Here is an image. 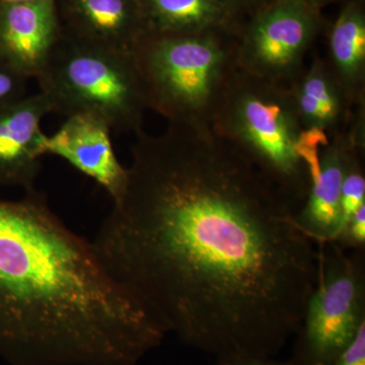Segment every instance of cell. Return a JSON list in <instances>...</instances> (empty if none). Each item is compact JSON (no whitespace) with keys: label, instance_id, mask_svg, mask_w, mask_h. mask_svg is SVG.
<instances>
[{"label":"cell","instance_id":"cell-1","mask_svg":"<svg viewBox=\"0 0 365 365\" xmlns=\"http://www.w3.org/2000/svg\"><path fill=\"white\" fill-rule=\"evenodd\" d=\"M93 242L165 333L213 355L274 357L297 332L318 251L278 190L213 131L135 134Z\"/></svg>","mask_w":365,"mask_h":365},{"label":"cell","instance_id":"cell-2","mask_svg":"<svg viewBox=\"0 0 365 365\" xmlns=\"http://www.w3.org/2000/svg\"><path fill=\"white\" fill-rule=\"evenodd\" d=\"M165 333L37 189L0 199V355L11 365H136Z\"/></svg>","mask_w":365,"mask_h":365},{"label":"cell","instance_id":"cell-3","mask_svg":"<svg viewBox=\"0 0 365 365\" xmlns=\"http://www.w3.org/2000/svg\"><path fill=\"white\" fill-rule=\"evenodd\" d=\"M237 37L222 32L148 30L131 52L148 110L173 126L197 131L212 128L216 113L239 71Z\"/></svg>","mask_w":365,"mask_h":365},{"label":"cell","instance_id":"cell-4","mask_svg":"<svg viewBox=\"0 0 365 365\" xmlns=\"http://www.w3.org/2000/svg\"><path fill=\"white\" fill-rule=\"evenodd\" d=\"M212 129L259 170L295 213L299 210L309 176L297 150L304 129L289 88L237 71Z\"/></svg>","mask_w":365,"mask_h":365},{"label":"cell","instance_id":"cell-5","mask_svg":"<svg viewBox=\"0 0 365 365\" xmlns=\"http://www.w3.org/2000/svg\"><path fill=\"white\" fill-rule=\"evenodd\" d=\"M36 79L52 113L93 115L121 133L143 130L148 104L131 53L83 44L62 34Z\"/></svg>","mask_w":365,"mask_h":365},{"label":"cell","instance_id":"cell-6","mask_svg":"<svg viewBox=\"0 0 365 365\" xmlns=\"http://www.w3.org/2000/svg\"><path fill=\"white\" fill-rule=\"evenodd\" d=\"M318 269L289 365H332L365 324L364 251L317 244Z\"/></svg>","mask_w":365,"mask_h":365},{"label":"cell","instance_id":"cell-7","mask_svg":"<svg viewBox=\"0 0 365 365\" xmlns=\"http://www.w3.org/2000/svg\"><path fill=\"white\" fill-rule=\"evenodd\" d=\"M327 25L323 11L299 0H272L242 25L237 68L289 88L306 68L307 52Z\"/></svg>","mask_w":365,"mask_h":365},{"label":"cell","instance_id":"cell-8","mask_svg":"<svg viewBox=\"0 0 365 365\" xmlns=\"http://www.w3.org/2000/svg\"><path fill=\"white\" fill-rule=\"evenodd\" d=\"M364 150L365 141L349 126L322 146L318 168L309 173L306 201L294 215L297 227L312 242L339 237L341 188L353 158Z\"/></svg>","mask_w":365,"mask_h":365},{"label":"cell","instance_id":"cell-9","mask_svg":"<svg viewBox=\"0 0 365 365\" xmlns=\"http://www.w3.org/2000/svg\"><path fill=\"white\" fill-rule=\"evenodd\" d=\"M111 132L101 118L72 115L55 133L46 134L41 153L42 157L54 155L66 160L116 201L123 193L128 172L115 153Z\"/></svg>","mask_w":365,"mask_h":365},{"label":"cell","instance_id":"cell-10","mask_svg":"<svg viewBox=\"0 0 365 365\" xmlns=\"http://www.w3.org/2000/svg\"><path fill=\"white\" fill-rule=\"evenodd\" d=\"M54 0L0 6V58L37 78L62 37Z\"/></svg>","mask_w":365,"mask_h":365},{"label":"cell","instance_id":"cell-11","mask_svg":"<svg viewBox=\"0 0 365 365\" xmlns=\"http://www.w3.org/2000/svg\"><path fill=\"white\" fill-rule=\"evenodd\" d=\"M66 37L131 53L148 28L136 0H54Z\"/></svg>","mask_w":365,"mask_h":365},{"label":"cell","instance_id":"cell-12","mask_svg":"<svg viewBox=\"0 0 365 365\" xmlns=\"http://www.w3.org/2000/svg\"><path fill=\"white\" fill-rule=\"evenodd\" d=\"M52 114L41 91L0 110V185L24 191L36 189L46 134L43 119Z\"/></svg>","mask_w":365,"mask_h":365},{"label":"cell","instance_id":"cell-13","mask_svg":"<svg viewBox=\"0 0 365 365\" xmlns=\"http://www.w3.org/2000/svg\"><path fill=\"white\" fill-rule=\"evenodd\" d=\"M302 129L325 132L329 138L345 131L354 109L319 53L289 86Z\"/></svg>","mask_w":365,"mask_h":365},{"label":"cell","instance_id":"cell-14","mask_svg":"<svg viewBox=\"0 0 365 365\" xmlns=\"http://www.w3.org/2000/svg\"><path fill=\"white\" fill-rule=\"evenodd\" d=\"M327 63L353 109L365 105V0H345L325 30Z\"/></svg>","mask_w":365,"mask_h":365},{"label":"cell","instance_id":"cell-15","mask_svg":"<svg viewBox=\"0 0 365 365\" xmlns=\"http://www.w3.org/2000/svg\"><path fill=\"white\" fill-rule=\"evenodd\" d=\"M148 30L170 34L240 35L242 25L216 0H136Z\"/></svg>","mask_w":365,"mask_h":365},{"label":"cell","instance_id":"cell-16","mask_svg":"<svg viewBox=\"0 0 365 365\" xmlns=\"http://www.w3.org/2000/svg\"><path fill=\"white\" fill-rule=\"evenodd\" d=\"M364 153H359L353 158L346 173L340 196L341 227L352 217L361 206L365 205V176L362 158Z\"/></svg>","mask_w":365,"mask_h":365},{"label":"cell","instance_id":"cell-17","mask_svg":"<svg viewBox=\"0 0 365 365\" xmlns=\"http://www.w3.org/2000/svg\"><path fill=\"white\" fill-rule=\"evenodd\" d=\"M28 78L0 58V110L28 96Z\"/></svg>","mask_w":365,"mask_h":365},{"label":"cell","instance_id":"cell-18","mask_svg":"<svg viewBox=\"0 0 365 365\" xmlns=\"http://www.w3.org/2000/svg\"><path fill=\"white\" fill-rule=\"evenodd\" d=\"M343 248L364 251L365 246V205L361 206L346 223L337 241Z\"/></svg>","mask_w":365,"mask_h":365},{"label":"cell","instance_id":"cell-19","mask_svg":"<svg viewBox=\"0 0 365 365\" xmlns=\"http://www.w3.org/2000/svg\"><path fill=\"white\" fill-rule=\"evenodd\" d=\"M237 23L244 25L262 7L272 0H216Z\"/></svg>","mask_w":365,"mask_h":365},{"label":"cell","instance_id":"cell-20","mask_svg":"<svg viewBox=\"0 0 365 365\" xmlns=\"http://www.w3.org/2000/svg\"><path fill=\"white\" fill-rule=\"evenodd\" d=\"M332 365H365V324Z\"/></svg>","mask_w":365,"mask_h":365},{"label":"cell","instance_id":"cell-21","mask_svg":"<svg viewBox=\"0 0 365 365\" xmlns=\"http://www.w3.org/2000/svg\"><path fill=\"white\" fill-rule=\"evenodd\" d=\"M216 365H289L274 357L235 356L216 359Z\"/></svg>","mask_w":365,"mask_h":365},{"label":"cell","instance_id":"cell-22","mask_svg":"<svg viewBox=\"0 0 365 365\" xmlns=\"http://www.w3.org/2000/svg\"><path fill=\"white\" fill-rule=\"evenodd\" d=\"M299 1L304 2L307 6L314 7V9H319V11H323L327 6H332L335 4H342L345 0H299Z\"/></svg>","mask_w":365,"mask_h":365},{"label":"cell","instance_id":"cell-23","mask_svg":"<svg viewBox=\"0 0 365 365\" xmlns=\"http://www.w3.org/2000/svg\"><path fill=\"white\" fill-rule=\"evenodd\" d=\"M33 1V0H0V6H9V4H24V2Z\"/></svg>","mask_w":365,"mask_h":365}]
</instances>
